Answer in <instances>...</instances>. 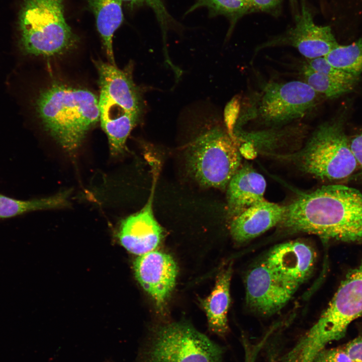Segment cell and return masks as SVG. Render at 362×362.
Listing matches in <instances>:
<instances>
[{
  "label": "cell",
  "mask_w": 362,
  "mask_h": 362,
  "mask_svg": "<svg viewBox=\"0 0 362 362\" xmlns=\"http://www.w3.org/2000/svg\"><path fill=\"white\" fill-rule=\"evenodd\" d=\"M362 316V263L350 270L318 321L292 349L298 362H313L329 342L342 338Z\"/></svg>",
  "instance_id": "3957f363"
},
{
  "label": "cell",
  "mask_w": 362,
  "mask_h": 362,
  "mask_svg": "<svg viewBox=\"0 0 362 362\" xmlns=\"http://www.w3.org/2000/svg\"><path fill=\"white\" fill-rule=\"evenodd\" d=\"M315 259V252L310 245L293 240L275 246L264 261L276 273L300 285L312 274Z\"/></svg>",
  "instance_id": "5bb4252c"
},
{
  "label": "cell",
  "mask_w": 362,
  "mask_h": 362,
  "mask_svg": "<svg viewBox=\"0 0 362 362\" xmlns=\"http://www.w3.org/2000/svg\"><path fill=\"white\" fill-rule=\"evenodd\" d=\"M64 0H24L19 16L21 42L35 55L54 56L75 44L76 37L66 22Z\"/></svg>",
  "instance_id": "8992f818"
},
{
  "label": "cell",
  "mask_w": 362,
  "mask_h": 362,
  "mask_svg": "<svg viewBox=\"0 0 362 362\" xmlns=\"http://www.w3.org/2000/svg\"><path fill=\"white\" fill-rule=\"evenodd\" d=\"M137 280L162 312L176 283L177 266L168 254L153 250L138 256L133 263Z\"/></svg>",
  "instance_id": "30bf717a"
},
{
  "label": "cell",
  "mask_w": 362,
  "mask_h": 362,
  "mask_svg": "<svg viewBox=\"0 0 362 362\" xmlns=\"http://www.w3.org/2000/svg\"><path fill=\"white\" fill-rule=\"evenodd\" d=\"M203 8L208 10L210 18L222 16L228 19L230 26L227 37L230 35L237 21L249 14L247 0H195L185 15Z\"/></svg>",
  "instance_id": "ffe728a7"
},
{
  "label": "cell",
  "mask_w": 362,
  "mask_h": 362,
  "mask_svg": "<svg viewBox=\"0 0 362 362\" xmlns=\"http://www.w3.org/2000/svg\"><path fill=\"white\" fill-rule=\"evenodd\" d=\"M306 64L310 68L317 72L340 80L358 82L360 76L335 67L325 57L307 59Z\"/></svg>",
  "instance_id": "cb8c5ba5"
},
{
  "label": "cell",
  "mask_w": 362,
  "mask_h": 362,
  "mask_svg": "<svg viewBox=\"0 0 362 362\" xmlns=\"http://www.w3.org/2000/svg\"><path fill=\"white\" fill-rule=\"evenodd\" d=\"M68 192L48 198L21 200L0 194V219L18 216L30 212L61 207L68 205Z\"/></svg>",
  "instance_id": "d6986e66"
},
{
  "label": "cell",
  "mask_w": 362,
  "mask_h": 362,
  "mask_svg": "<svg viewBox=\"0 0 362 362\" xmlns=\"http://www.w3.org/2000/svg\"><path fill=\"white\" fill-rule=\"evenodd\" d=\"M295 157L302 170L321 180H345L358 171L342 117L319 125Z\"/></svg>",
  "instance_id": "277c9868"
},
{
  "label": "cell",
  "mask_w": 362,
  "mask_h": 362,
  "mask_svg": "<svg viewBox=\"0 0 362 362\" xmlns=\"http://www.w3.org/2000/svg\"><path fill=\"white\" fill-rule=\"evenodd\" d=\"M277 44L292 46L307 59L325 57L338 45L331 28L317 25L305 5L296 16L294 26L270 43Z\"/></svg>",
  "instance_id": "4fadbf2b"
},
{
  "label": "cell",
  "mask_w": 362,
  "mask_h": 362,
  "mask_svg": "<svg viewBox=\"0 0 362 362\" xmlns=\"http://www.w3.org/2000/svg\"><path fill=\"white\" fill-rule=\"evenodd\" d=\"M99 76V103L122 112L141 116L144 102L131 75L111 63L96 62Z\"/></svg>",
  "instance_id": "8fae6325"
},
{
  "label": "cell",
  "mask_w": 362,
  "mask_h": 362,
  "mask_svg": "<svg viewBox=\"0 0 362 362\" xmlns=\"http://www.w3.org/2000/svg\"><path fill=\"white\" fill-rule=\"evenodd\" d=\"M263 176L249 165H241L227 187V213L232 220L263 201L266 188Z\"/></svg>",
  "instance_id": "9a60e30c"
},
{
  "label": "cell",
  "mask_w": 362,
  "mask_h": 362,
  "mask_svg": "<svg viewBox=\"0 0 362 362\" xmlns=\"http://www.w3.org/2000/svg\"><path fill=\"white\" fill-rule=\"evenodd\" d=\"M304 81L318 94L333 99L352 90L357 81L338 79L317 72L306 63L302 67Z\"/></svg>",
  "instance_id": "44dd1931"
},
{
  "label": "cell",
  "mask_w": 362,
  "mask_h": 362,
  "mask_svg": "<svg viewBox=\"0 0 362 362\" xmlns=\"http://www.w3.org/2000/svg\"><path fill=\"white\" fill-rule=\"evenodd\" d=\"M221 348L192 326L174 322L158 328L143 354L144 362H221Z\"/></svg>",
  "instance_id": "ba28073f"
},
{
  "label": "cell",
  "mask_w": 362,
  "mask_h": 362,
  "mask_svg": "<svg viewBox=\"0 0 362 362\" xmlns=\"http://www.w3.org/2000/svg\"><path fill=\"white\" fill-rule=\"evenodd\" d=\"M318 97L304 81L269 82L251 97L234 123L254 121L267 127L286 125L313 111Z\"/></svg>",
  "instance_id": "5b68a950"
},
{
  "label": "cell",
  "mask_w": 362,
  "mask_h": 362,
  "mask_svg": "<svg viewBox=\"0 0 362 362\" xmlns=\"http://www.w3.org/2000/svg\"><path fill=\"white\" fill-rule=\"evenodd\" d=\"M88 2L110 62L115 65L113 38L124 20L123 2L121 0H88Z\"/></svg>",
  "instance_id": "ac0fdd59"
},
{
  "label": "cell",
  "mask_w": 362,
  "mask_h": 362,
  "mask_svg": "<svg viewBox=\"0 0 362 362\" xmlns=\"http://www.w3.org/2000/svg\"><path fill=\"white\" fill-rule=\"evenodd\" d=\"M325 57L335 67L360 76L362 74V37L349 45L338 44Z\"/></svg>",
  "instance_id": "7402d4cb"
},
{
  "label": "cell",
  "mask_w": 362,
  "mask_h": 362,
  "mask_svg": "<svg viewBox=\"0 0 362 362\" xmlns=\"http://www.w3.org/2000/svg\"><path fill=\"white\" fill-rule=\"evenodd\" d=\"M37 109L45 129L70 153L100 119L99 98L94 93L60 84L41 93Z\"/></svg>",
  "instance_id": "7a4b0ae2"
},
{
  "label": "cell",
  "mask_w": 362,
  "mask_h": 362,
  "mask_svg": "<svg viewBox=\"0 0 362 362\" xmlns=\"http://www.w3.org/2000/svg\"><path fill=\"white\" fill-rule=\"evenodd\" d=\"M299 286L276 273L263 260L246 275V303L258 313L270 315L287 304Z\"/></svg>",
  "instance_id": "9c48e42d"
},
{
  "label": "cell",
  "mask_w": 362,
  "mask_h": 362,
  "mask_svg": "<svg viewBox=\"0 0 362 362\" xmlns=\"http://www.w3.org/2000/svg\"><path fill=\"white\" fill-rule=\"evenodd\" d=\"M353 362H362V335L343 346Z\"/></svg>",
  "instance_id": "4316f807"
},
{
  "label": "cell",
  "mask_w": 362,
  "mask_h": 362,
  "mask_svg": "<svg viewBox=\"0 0 362 362\" xmlns=\"http://www.w3.org/2000/svg\"><path fill=\"white\" fill-rule=\"evenodd\" d=\"M279 225L324 240L362 242V193L342 184L322 186L285 206Z\"/></svg>",
  "instance_id": "6da1fadb"
},
{
  "label": "cell",
  "mask_w": 362,
  "mask_h": 362,
  "mask_svg": "<svg viewBox=\"0 0 362 362\" xmlns=\"http://www.w3.org/2000/svg\"><path fill=\"white\" fill-rule=\"evenodd\" d=\"M157 170L153 171L151 193L147 203L139 212L125 219L120 224L118 238L124 247L138 256L154 250L160 242L163 230L156 220L153 202Z\"/></svg>",
  "instance_id": "7c38bea8"
},
{
  "label": "cell",
  "mask_w": 362,
  "mask_h": 362,
  "mask_svg": "<svg viewBox=\"0 0 362 362\" xmlns=\"http://www.w3.org/2000/svg\"><path fill=\"white\" fill-rule=\"evenodd\" d=\"M350 147L358 164V173L353 177L362 179V131L350 139Z\"/></svg>",
  "instance_id": "484cf974"
},
{
  "label": "cell",
  "mask_w": 362,
  "mask_h": 362,
  "mask_svg": "<svg viewBox=\"0 0 362 362\" xmlns=\"http://www.w3.org/2000/svg\"><path fill=\"white\" fill-rule=\"evenodd\" d=\"M313 362H327L325 359L322 351L319 353Z\"/></svg>",
  "instance_id": "f1b7e54d"
},
{
  "label": "cell",
  "mask_w": 362,
  "mask_h": 362,
  "mask_svg": "<svg viewBox=\"0 0 362 362\" xmlns=\"http://www.w3.org/2000/svg\"><path fill=\"white\" fill-rule=\"evenodd\" d=\"M232 274L231 265L222 269L217 277L213 291L202 302L210 330L220 336L224 335L229 329L227 313L230 303Z\"/></svg>",
  "instance_id": "e0dca14e"
},
{
  "label": "cell",
  "mask_w": 362,
  "mask_h": 362,
  "mask_svg": "<svg viewBox=\"0 0 362 362\" xmlns=\"http://www.w3.org/2000/svg\"><path fill=\"white\" fill-rule=\"evenodd\" d=\"M131 10L142 7L151 9L160 27L164 44L166 41L167 33L171 30L182 29V25L168 12L165 0H121Z\"/></svg>",
  "instance_id": "603a6c76"
},
{
  "label": "cell",
  "mask_w": 362,
  "mask_h": 362,
  "mask_svg": "<svg viewBox=\"0 0 362 362\" xmlns=\"http://www.w3.org/2000/svg\"><path fill=\"white\" fill-rule=\"evenodd\" d=\"M187 158L191 173L200 185L220 189L227 188L241 165L235 140L218 128L196 138L188 148Z\"/></svg>",
  "instance_id": "52a82bcc"
},
{
  "label": "cell",
  "mask_w": 362,
  "mask_h": 362,
  "mask_svg": "<svg viewBox=\"0 0 362 362\" xmlns=\"http://www.w3.org/2000/svg\"><path fill=\"white\" fill-rule=\"evenodd\" d=\"M249 14L254 12L274 13L280 8L282 0H247Z\"/></svg>",
  "instance_id": "d4e9b609"
},
{
  "label": "cell",
  "mask_w": 362,
  "mask_h": 362,
  "mask_svg": "<svg viewBox=\"0 0 362 362\" xmlns=\"http://www.w3.org/2000/svg\"><path fill=\"white\" fill-rule=\"evenodd\" d=\"M285 206L265 200L247 209L231 220L230 231L238 243L248 241L281 222Z\"/></svg>",
  "instance_id": "2e32d148"
},
{
  "label": "cell",
  "mask_w": 362,
  "mask_h": 362,
  "mask_svg": "<svg viewBox=\"0 0 362 362\" xmlns=\"http://www.w3.org/2000/svg\"><path fill=\"white\" fill-rule=\"evenodd\" d=\"M327 362H353L342 347H339L322 351Z\"/></svg>",
  "instance_id": "83f0119b"
}]
</instances>
